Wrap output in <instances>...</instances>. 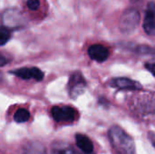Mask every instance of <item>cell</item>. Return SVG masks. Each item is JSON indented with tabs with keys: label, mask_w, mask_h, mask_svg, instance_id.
Here are the masks:
<instances>
[{
	"label": "cell",
	"mask_w": 155,
	"mask_h": 154,
	"mask_svg": "<svg viewBox=\"0 0 155 154\" xmlns=\"http://www.w3.org/2000/svg\"><path fill=\"white\" fill-rule=\"evenodd\" d=\"M109 138L114 149L122 154H134V140L120 127L114 126L109 130Z\"/></svg>",
	"instance_id": "cell-1"
},
{
	"label": "cell",
	"mask_w": 155,
	"mask_h": 154,
	"mask_svg": "<svg viewBox=\"0 0 155 154\" xmlns=\"http://www.w3.org/2000/svg\"><path fill=\"white\" fill-rule=\"evenodd\" d=\"M140 22V14L136 9L129 8L124 12L119 21V28L124 34L134 32Z\"/></svg>",
	"instance_id": "cell-2"
},
{
	"label": "cell",
	"mask_w": 155,
	"mask_h": 154,
	"mask_svg": "<svg viewBox=\"0 0 155 154\" xmlns=\"http://www.w3.org/2000/svg\"><path fill=\"white\" fill-rule=\"evenodd\" d=\"M86 82L81 73H74L71 75L68 83V88L72 98H76L82 94L84 92Z\"/></svg>",
	"instance_id": "cell-3"
},
{
	"label": "cell",
	"mask_w": 155,
	"mask_h": 154,
	"mask_svg": "<svg viewBox=\"0 0 155 154\" xmlns=\"http://www.w3.org/2000/svg\"><path fill=\"white\" fill-rule=\"evenodd\" d=\"M53 118L58 122V123H71L75 120L76 117V112L74 108L70 106H54L51 110Z\"/></svg>",
	"instance_id": "cell-4"
},
{
	"label": "cell",
	"mask_w": 155,
	"mask_h": 154,
	"mask_svg": "<svg viewBox=\"0 0 155 154\" xmlns=\"http://www.w3.org/2000/svg\"><path fill=\"white\" fill-rule=\"evenodd\" d=\"M10 74L23 79V80H31L34 79L37 82H40L44 79V73L37 67H23L15 70L10 71Z\"/></svg>",
	"instance_id": "cell-5"
},
{
	"label": "cell",
	"mask_w": 155,
	"mask_h": 154,
	"mask_svg": "<svg viewBox=\"0 0 155 154\" xmlns=\"http://www.w3.org/2000/svg\"><path fill=\"white\" fill-rule=\"evenodd\" d=\"M3 22L6 27H18L25 24V18L23 15L16 9L5 10L3 14Z\"/></svg>",
	"instance_id": "cell-6"
},
{
	"label": "cell",
	"mask_w": 155,
	"mask_h": 154,
	"mask_svg": "<svg viewBox=\"0 0 155 154\" xmlns=\"http://www.w3.org/2000/svg\"><path fill=\"white\" fill-rule=\"evenodd\" d=\"M143 30L148 35L155 36V3L149 2L143 20Z\"/></svg>",
	"instance_id": "cell-7"
},
{
	"label": "cell",
	"mask_w": 155,
	"mask_h": 154,
	"mask_svg": "<svg viewBox=\"0 0 155 154\" xmlns=\"http://www.w3.org/2000/svg\"><path fill=\"white\" fill-rule=\"evenodd\" d=\"M109 50L103 44H93L88 48V55L94 61L102 63L107 60L109 57Z\"/></svg>",
	"instance_id": "cell-8"
},
{
	"label": "cell",
	"mask_w": 155,
	"mask_h": 154,
	"mask_svg": "<svg viewBox=\"0 0 155 154\" xmlns=\"http://www.w3.org/2000/svg\"><path fill=\"white\" fill-rule=\"evenodd\" d=\"M110 85L113 87H116L119 89L124 90H139L142 88V85L140 83L126 78V77H117L114 78L110 82Z\"/></svg>",
	"instance_id": "cell-9"
},
{
	"label": "cell",
	"mask_w": 155,
	"mask_h": 154,
	"mask_svg": "<svg viewBox=\"0 0 155 154\" xmlns=\"http://www.w3.org/2000/svg\"><path fill=\"white\" fill-rule=\"evenodd\" d=\"M75 140H76V145L84 153L89 154L93 152L94 145H93V143L91 142V140L87 136H85L84 134L77 133L75 136Z\"/></svg>",
	"instance_id": "cell-10"
},
{
	"label": "cell",
	"mask_w": 155,
	"mask_h": 154,
	"mask_svg": "<svg viewBox=\"0 0 155 154\" xmlns=\"http://www.w3.org/2000/svg\"><path fill=\"white\" fill-rule=\"evenodd\" d=\"M30 118V113L25 109H18L14 114V120L17 123H25Z\"/></svg>",
	"instance_id": "cell-11"
},
{
	"label": "cell",
	"mask_w": 155,
	"mask_h": 154,
	"mask_svg": "<svg viewBox=\"0 0 155 154\" xmlns=\"http://www.w3.org/2000/svg\"><path fill=\"white\" fill-rule=\"evenodd\" d=\"M25 154H46L45 148L39 143H32L28 145Z\"/></svg>",
	"instance_id": "cell-12"
},
{
	"label": "cell",
	"mask_w": 155,
	"mask_h": 154,
	"mask_svg": "<svg viewBox=\"0 0 155 154\" xmlns=\"http://www.w3.org/2000/svg\"><path fill=\"white\" fill-rule=\"evenodd\" d=\"M10 36H11V33L9 28L5 25H2L0 30V44L2 46L5 45L7 43V41L10 39Z\"/></svg>",
	"instance_id": "cell-13"
},
{
	"label": "cell",
	"mask_w": 155,
	"mask_h": 154,
	"mask_svg": "<svg viewBox=\"0 0 155 154\" xmlns=\"http://www.w3.org/2000/svg\"><path fill=\"white\" fill-rule=\"evenodd\" d=\"M26 5L30 10H36L40 6V1L39 0H27Z\"/></svg>",
	"instance_id": "cell-14"
},
{
	"label": "cell",
	"mask_w": 155,
	"mask_h": 154,
	"mask_svg": "<svg viewBox=\"0 0 155 154\" xmlns=\"http://www.w3.org/2000/svg\"><path fill=\"white\" fill-rule=\"evenodd\" d=\"M55 154H75V152L70 147H64V148L56 150Z\"/></svg>",
	"instance_id": "cell-15"
},
{
	"label": "cell",
	"mask_w": 155,
	"mask_h": 154,
	"mask_svg": "<svg viewBox=\"0 0 155 154\" xmlns=\"http://www.w3.org/2000/svg\"><path fill=\"white\" fill-rule=\"evenodd\" d=\"M144 66L149 72H151L155 76V63H146Z\"/></svg>",
	"instance_id": "cell-16"
},
{
	"label": "cell",
	"mask_w": 155,
	"mask_h": 154,
	"mask_svg": "<svg viewBox=\"0 0 155 154\" xmlns=\"http://www.w3.org/2000/svg\"><path fill=\"white\" fill-rule=\"evenodd\" d=\"M5 58L4 57V56H1V66H3L4 64H5Z\"/></svg>",
	"instance_id": "cell-17"
}]
</instances>
